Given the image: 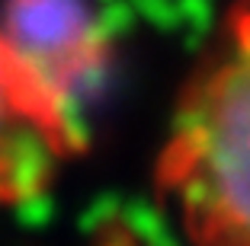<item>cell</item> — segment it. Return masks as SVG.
<instances>
[{"label": "cell", "instance_id": "cell-2", "mask_svg": "<svg viewBox=\"0 0 250 246\" xmlns=\"http://www.w3.org/2000/svg\"><path fill=\"white\" fill-rule=\"evenodd\" d=\"M0 29L45 96L87 131L83 102L103 90L109 71V26L87 0H7Z\"/></svg>", "mask_w": 250, "mask_h": 246}, {"label": "cell", "instance_id": "cell-5", "mask_svg": "<svg viewBox=\"0 0 250 246\" xmlns=\"http://www.w3.org/2000/svg\"><path fill=\"white\" fill-rule=\"evenodd\" d=\"M103 246H135V240L128 237V233H112V237L106 240Z\"/></svg>", "mask_w": 250, "mask_h": 246}, {"label": "cell", "instance_id": "cell-1", "mask_svg": "<svg viewBox=\"0 0 250 246\" xmlns=\"http://www.w3.org/2000/svg\"><path fill=\"white\" fill-rule=\"evenodd\" d=\"M170 182L202 246H250V0H234L170 131Z\"/></svg>", "mask_w": 250, "mask_h": 246}, {"label": "cell", "instance_id": "cell-4", "mask_svg": "<svg viewBox=\"0 0 250 246\" xmlns=\"http://www.w3.org/2000/svg\"><path fill=\"white\" fill-rule=\"evenodd\" d=\"M122 224L141 246H151L170 227L167 217H164L151 202H145V198H132V202L122 205Z\"/></svg>", "mask_w": 250, "mask_h": 246}, {"label": "cell", "instance_id": "cell-3", "mask_svg": "<svg viewBox=\"0 0 250 246\" xmlns=\"http://www.w3.org/2000/svg\"><path fill=\"white\" fill-rule=\"evenodd\" d=\"M87 138L26 74L0 29V195L39 198L55 160Z\"/></svg>", "mask_w": 250, "mask_h": 246}]
</instances>
